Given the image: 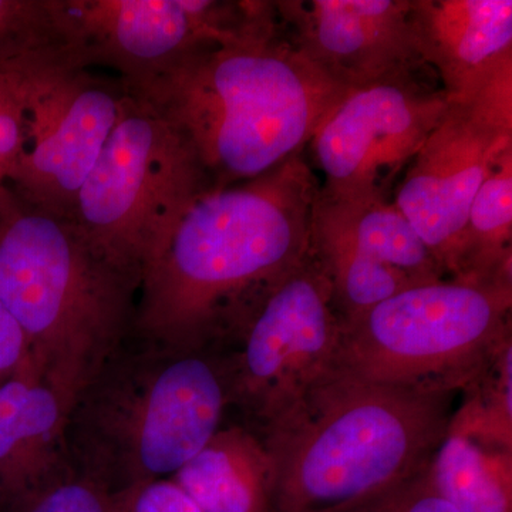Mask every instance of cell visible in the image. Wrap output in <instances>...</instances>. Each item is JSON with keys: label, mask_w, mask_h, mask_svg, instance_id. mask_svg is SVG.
Returning a JSON list of instances; mask_svg holds the SVG:
<instances>
[{"label": "cell", "mask_w": 512, "mask_h": 512, "mask_svg": "<svg viewBox=\"0 0 512 512\" xmlns=\"http://www.w3.org/2000/svg\"><path fill=\"white\" fill-rule=\"evenodd\" d=\"M303 154L192 202L143 276L133 336L167 348L214 349L311 254L320 185Z\"/></svg>", "instance_id": "obj_1"}, {"label": "cell", "mask_w": 512, "mask_h": 512, "mask_svg": "<svg viewBox=\"0 0 512 512\" xmlns=\"http://www.w3.org/2000/svg\"><path fill=\"white\" fill-rule=\"evenodd\" d=\"M346 92L293 45L276 15L241 40L201 50L127 93L181 131L218 190L305 153Z\"/></svg>", "instance_id": "obj_2"}, {"label": "cell", "mask_w": 512, "mask_h": 512, "mask_svg": "<svg viewBox=\"0 0 512 512\" xmlns=\"http://www.w3.org/2000/svg\"><path fill=\"white\" fill-rule=\"evenodd\" d=\"M457 394L332 367L256 433L274 468L275 512H350L413 477L446 436Z\"/></svg>", "instance_id": "obj_3"}, {"label": "cell", "mask_w": 512, "mask_h": 512, "mask_svg": "<svg viewBox=\"0 0 512 512\" xmlns=\"http://www.w3.org/2000/svg\"><path fill=\"white\" fill-rule=\"evenodd\" d=\"M229 406L217 350L127 342L74 399L66 429L74 471L107 493L171 478L221 429Z\"/></svg>", "instance_id": "obj_4"}, {"label": "cell", "mask_w": 512, "mask_h": 512, "mask_svg": "<svg viewBox=\"0 0 512 512\" xmlns=\"http://www.w3.org/2000/svg\"><path fill=\"white\" fill-rule=\"evenodd\" d=\"M140 285L101 254L76 222L0 188V301L30 360L79 393L133 336Z\"/></svg>", "instance_id": "obj_5"}, {"label": "cell", "mask_w": 512, "mask_h": 512, "mask_svg": "<svg viewBox=\"0 0 512 512\" xmlns=\"http://www.w3.org/2000/svg\"><path fill=\"white\" fill-rule=\"evenodd\" d=\"M512 286H413L342 323L333 369L421 392L463 393L511 342Z\"/></svg>", "instance_id": "obj_6"}, {"label": "cell", "mask_w": 512, "mask_h": 512, "mask_svg": "<svg viewBox=\"0 0 512 512\" xmlns=\"http://www.w3.org/2000/svg\"><path fill=\"white\" fill-rule=\"evenodd\" d=\"M211 190L181 131L127 93L77 195L73 221L94 248L141 285L185 211Z\"/></svg>", "instance_id": "obj_7"}, {"label": "cell", "mask_w": 512, "mask_h": 512, "mask_svg": "<svg viewBox=\"0 0 512 512\" xmlns=\"http://www.w3.org/2000/svg\"><path fill=\"white\" fill-rule=\"evenodd\" d=\"M342 323L315 255L276 282L231 339L225 356L231 406L258 433L332 370Z\"/></svg>", "instance_id": "obj_8"}, {"label": "cell", "mask_w": 512, "mask_h": 512, "mask_svg": "<svg viewBox=\"0 0 512 512\" xmlns=\"http://www.w3.org/2000/svg\"><path fill=\"white\" fill-rule=\"evenodd\" d=\"M126 94L119 77L83 69L63 49L37 57L28 77L25 150L6 185L37 210L73 220Z\"/></svg>", "instance_id": "obj_9"}, {"label": "cell", "mask_w": 512, "mask_h": 512, "mask_svg": "<svg viewBox=\"0 0 512 512\" xmlns=\"http://www.w3.org/2000/svg\"><path fill=\"white\" fill-rule=\"evenodd\" d=\"M64 52L83 69L114 70L127 92L208 47L237 42L247 10L217 0H49Z\"/></svg>", "instance_id": "obj_10"}, {"label": "cell", "mask_w": 512, "mask_h": 512, "mask_svg": "<svg viewBox=\"0 0 512 512\" xmlns=\"http://www.w3.org/2000/svg\"><path fill=\"white\" fill-rule=\"evenodd\" d=\"M450 107L419 72L348 90L326 113L308 147L332 197H392L404 173Z\"/></svg>", "instance_id": "obj_11"}, {"label": "cell", "mask_w": 512, "mask_h": 512, "mask_svg": "<svg viewBox=\"0 0 512 512\" xmlns=\"http://www.w3.org/2000/svg\"><path fill=\"white\" fill-rule=\"evenodd\" d=\"M510 148L511 126L468 104L450 103L444 119L404 170L394 204L433 252L446 279L453 276L474 197Z\"/></svg>", "instance_id": "obj_12"}, {"label": "cell", "mask_w": 512, "mask_h": 512, "mask_svg": "<svg viewBox=\"0 0 512 512\" xmlns=\"http://www.w3.org/2000/svg\"><path fill=\"white\" fill-rule=\"evenodd\" d=\"M293 45L333 83L359 89L420 72L410 0H279Z\"/></svg>", "instance_id": "obj_13"}, {"label": "cell", "mask_w": 512, "mask_h": 512, "mask_svg": "<svg viewBox=\"0 0 512 512\" xmlns=\"http://www.w3.org/2000/svg\"><path fill=\"white\" fill-rule=\"evenodd\" d=\"M76 396L30 357L0 386V512L77 474L66 440Z\"/></svg>", "instance_id": "obj_14"}, {"label": "cell", "mask_w": 512, "mask_h": 512, "mask_svg": "<svg viewBox=\"0 0 512 512\" xmlns=\"http://www.w3.org/2000/svg\"><path fill=\"white\" fill-rule=\"evenodd\" d=\"M410 26L450 103L512 56L511 0H410Z\"/></svg>", "instance_id": "obj_15"}, {"label": "cell", "mask_w": 512, "mask_h": 512, "mask_svg": "<svg viewBox=\"0 0 512 512\" xmlns=\"http://www.w3.org/2000/svg\"><path fill=\"white\" fill-rule=\"evenodd\" d=\"M427 473L457 512H512V434L473 404L454 410Z\"/></svg>", "instance_id": "obj_16"}, {"label": "cell", "mask_w": 512, "mask_h": 512, "mask_svg": "<svg viewBox=\"0 0 512 512\" xmlns=\"http://www.w3.org/2000/svg\"><path fill=\"white\" fill-rule=\"evenodd\" d=\"M171 478L201 512H275L271 458L245 426H222Z\"/></svg>", "instance_id": "obj_17"}, {"label": "cell", "mask_w": 512, "mask_h": 512, "mask_svg": "<svg viewBox=\"0 0 512 512\" xmlns=\"http://www.w3.org/2000/svg\"><path fill=\"white\" fill-rule=\"evenodd\" d=\"M322 212L363 254L404 276L413 286L444 281L443 269L393 197L316 195Z\"/></svg>", "instance_id": "obj_18"}, {"label": "cell", "mask_w": 512, "mask_h": 512, "mask_svg": "<svg viewBox=\"0 0 512 512\" xmlns=\"http://www.w3.org/2000/svg\"><path fill=\"white\" fill-rule=\"evenodd\" d=\"M450 281L512 286V148L498 158L474 197Z\"/></svg>", "instance_id": "obj_19"}, {"label": "cell", "mask_w": 512, "mask_h": 512, "mask_svg": "<svg viewBox=\"0 0 512 512\" xmlns=\"http://www.w3.org/2000/svg\"><path fill=\"white\" fill-rule=\"evenodd\" d=\"M59 46L49 0H0V67Z\"/></svg>", "instance_id": "obj_20"}, {"label": "cell", "mask_w": 512, "mask_h": 512, "mask_svg": "<svg viewBox=\"0 0 512 512\" xmlns=\"http://www.w3.org/2000/svg\"><path fill=\"white\" fill-rule=\"evenodd\" d=\"M110 512H201L173 478H157L109 493Z\"/></svg>", "instance_id": "obj_21"}, {"label": "cell", "mask_w": 512, "mask_h": 512, "mask_svg": "<svg viewBox=\"0 0 512 512\" xmlns=\"http://www.w3.org/2000/svg\"><path fill=\"white\" fill-rule=\"evenodd\" d=\"M10 512H110L109 493L89 478L74 474Z\"/></svg>", "instance_id": "obj_22"}, {"label": "cell", "mask_w": 512, "mask_h": 512, "mask_svg": "<svg viewBox=\"0 0 512 512\" xmlns=\"http://www.w3.org/2000/svg\"><path fill=\"white\" fill-rule=\"evenodd\" d=\"M429 466V464H427ZM350 512H457L431 484L427 467Z\"/></svg>", "instance_id": "obj_23"}, {"label": "cell", "mask_w": 512, "mask_h": 512, "mask_svg": "<svg viewBox=\"0 0 512 512\" xmlns=\"http://www.w3.org/2000/svg\"><path fill=\"white\" fill-rule=\"evenodd\" d=\"M29 343L16 319L0 301V386L28 362Z\"/></svg>", "instance_id": "obj_24"}, {"label": "cell", "mask_w": 512, "mask_h": 512, "mask_svg": "<svg viewBox=\"0 0 512 512\" xmlns=\"http://www.w3.org/2000/svg\"><path fill=\"white\" fill-rule=\"evenodd\" d=\"M8 67L9 64L0 67V94L5 90L6 84H8Z\"/></svg>", "instance_id": "obj_25"}, {"label": "cell", "mask_w": 512, "mask_h": 512, "mask_svg": "<svg viewBox=\"0 0 512 512\" xmlns=\"http://www.w3.org/2000/svg\"><path fill=\"white\" fill-rule=\"evenodd\" d=\"M6 184V177L5 174H3L2 168H0V188L3 187V185Z\"/></svg>", "instance_id": "obj_26"}]
</instances>
